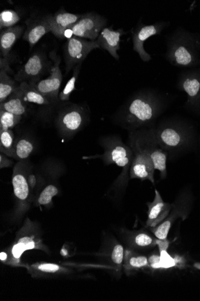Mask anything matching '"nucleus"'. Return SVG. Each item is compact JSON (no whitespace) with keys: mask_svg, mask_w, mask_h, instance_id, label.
Returning <instances> with one entry per match:
<instances>
[{"mask_svg":"<svg viewBox=\"0 0 200 301\" xmlns=\"http://www.w3.org/2000/svg\"><path fill=\"white\" fill-rule=\"evenodd\" d=\"M156 239L144 231L138 232L131 237L130 242L134 247L139 248H150L155 247Z\"/></svg>","mask_w":200,"mask_h":301,"instance_id":"nucleus-28","label":"nucleus"},{"mask_svg":"<svg viewBox=\"0 0 200 301\" xmlns=\"http://www.w3.org/2000/svg\"><path fill=\"white\" fill-rule=\"evenodd\" d=\"M88 121L86 110L74 105L59 113L56 120L57 129L62 137L70 138L80 131Z\"/></svg>","mask_w":200,"mask_h":301,"instance_id":"nucleus-6","label":"nucleus"},{"mask_svg":"<svg viewBox=\"0 0 200 301\" xmlns=\"http://www.w3.org/2000/svg\"><path fill=\"white\" fill-rule=\"evenodd\" d=\"M18 91L27 103L29 102L43 106L50 104L53 102L38 92L33 85L28 82H23L19 84Z\"/></svg>","mask_w":200,"mask_h":301,"instance_id":"nucleus-23","label":"nucleus"},{"mask_svg":"<svg viewBox=\"0 0 200 301\" xmlns=\"http://www.w3.org/2000/svg\"><path fill=\"white\" fill-rule=\"evenodd\" d=\"M1 70H4L7 73H12L13 72L9 67V63L8 62L7 59H2L1 58Z\"/></svg>","mask_w":200,"mask_h":301,"instance_id":"nucleus-38","label":"nucleus"},{"mask_svg":"<svg viewBox=\"0 0 200 301\" xmlns=\"http://www.w3.org/2000/svg\"><path fill=\"white\" fill-rule=\"evenodd\" d=\"M186 204L185 198H180L175 201V203L172 204L171 212L170 213L166 219L157 227L151 228L152 232L156 238L167 239L169 231L171 230L172 224L173 223L174 220L184 214L186 209Z\"/></svg>","mask_w":200,"mask_h":301,"instance_id":"nucleus-20","label":"nucleus"},{"mask_svg":"<svg viewBox=\"0 0 200 301\" xmlns=\"http://www.w3.org/2000/svg\"><path fill=\"white\" fill-rule=\"evenodd\" d=\"M8 259H9V255L5 251H1V253H0V261H1L2 263H5V262H7Z\"/></svg>","mask_w":200,"mask_h":301,"instance_id":"nucleus-40","label":"nucleus"},{"mask_svg":"<svg viewBox=\"0 0 200 301\" xmlns=\"http://www.w3.org/2000/svg\"><path fill=\"white\" fill-rule=\"evenodd\" d=\"M28 182L30 188L33 189L37 185V179L33 174L28 175Z\"/></svg>","mask_w":200,"mask_h":301,"instance_id":"nucleus-39","label":"nucleus"},{"mask_svg":"<svg viewBox=\"0 0 200 301\" xmlns=\"http://www.w3.org/2000/svg\"><path fill=\"white\" fill-rule=\"evenodd\" d=\"M82 17V15L68 13L62 9L57 11L54 15H48L51 32L56 37L64 38L65 30L69 29Z\"/></svg>","mask_w":200,"mask_h":301,"instance_id":"nucleus-19","label":"nucleus"},{"mask_svg":"<svg viewBox=\"0 0 200 301\" xmlns=\"http://www.w3.org/2000/svg\"><path fill=\"white\" fill-rule=\"evenodd\" d=\"M19 161L13 170L12 185L13 192L18 201V209H29L30 187L28 182V175L26 171V164Z\"/></svg>","mask_w":200,"mask_h":301,"instance_id":"nucleus-14","label":"nucleus"},{"mask_svg":"<svg viewBox=\"0 0 200 301\" xmlns=\"http://www.w3.org/2000/svg\"><path fill=\"white\" fill-rule=\"evenodd\" d=\"M155 134L159 146L169 153V156H173L188 142L187 130L179 121L171 118H164L156 124Z\"/></svg>","mask_w":200,"mask_h":301,"instance_id":"nucleus-5","label":"nucleus"},{"mask_svg":"<svg viewBox=\"0 0 200 301\" xmlns=\"http://www.w3.org/2000/svg\"><path fill=\"white\" fill-rule=\"evenodd\" d=\"M34 150V145L31 139L22 137L16 140L15 159L19 161L28 159Z\"/></svg>","mask_w":200,"mask_h":301,"instance_id":"nucleus-27","label":"nucleus"},{"mask_svg":"<svg viewBox=\"0 0 200 301\" xmlns=\"http://www.w3.org/2000/svg\"><path fill=\"white\" fill-rule=\"evenodd\" d=\"M99 145L104 149V153L94 156L84 157V159L99 158L106 165L115 164L122 167L123 172L117 179L118 186H124L127 182L128 172H130L133 153L130 146L122 142L118 135H108L101 137L98 141Z\"/></svg>","mask_w":200,"mask_h":301,"instance_id":"nucleus-3","label":"nucleus"},{"mask_svg":"<svg viewBox=\"0 0 200 301\" xmlns=\"http://www.w3.org/2000/svg\"><path fill=\"white\" fill-rule=\"evenodd\" d=\"M100 48L97 41L73 37L67 41L65 45L64 55L66 74L86 60L90 52L95 49Z\"/></svg>","mask_w":200,"mask_h":301,"instance_id":"nucleus-7","label":"nucleus"},{"mask_svg":"<svg viewBox=\"0 0 200 301\" xmlns=\"http://www.w3.org/2000/svg\"><path fill=\"white\" fill-rule=\"evenodd\" d=\"M49 65L45 54L42 52H35L15 75L14 78L20 83L29 81V83L34 84L40 81Z\"/></svg>","mask_w":200,"mask_h":301,"instance_id":"nucleus-10","label":"nucleus"},{"mask_svg":"<svg viewBox=\"0 0 200 301\" xmlns=\"http://www.w3.org/2000/svg\"><path fill=\"white\" fill-rule=\"evenodd\" d=\"M13 161L9 158V157L5 155L4 153L0 154V168L1 169L4 168L12 167L13 165Z\"/></svg>","mask_w":200,"mask_h":301,"instance_id":"nucleus-36","label":"nucleus"},{"mask_svg":"<svg viewBox=\"0 0 200 301\" xmlns=\"http://www.w3.org/2000/svg\"><path fill=\"white\" fill-rule=\"evenodd\" d=\"M178 88L187 93L188 106L200 109V70L188 72L180 75Z\"/></svg>","mask_w":200,"mask_h":301,"instance_id":"nucleus-15","label":"nucleus"},{"mask_svg":"<svg viewBox=\"0 0 200 301\" xmlns=\"http://www.w3.org/2000/svg\"><path fill=\"white\" fill-rule=\"evenodd\" d=\"M194 267H196L197 269L200 270V263H197L196 264H194Z\"/></svg>","mask_w":200,"mask_h":301,"instance_id":"nucleus-42","label":"nucleus"},{"mask_svg":"<svg viewBox=\"0 0 200 301\" xmlns=\"http://www.w3.org/2000/svg\"><path fill=\"white\" fill-rule=\"evenodd\" d=\"M148 262H149V267H152V269L162 268L161 264V256L160 255H153L150 256L148 258Z\"/></svg>","mask_w":200,"mask_h":301,"instance_id":"nucleus-35","label":"nucleus"},{"mask_svg":"<svg viewBox=\"0 0 200 301\" xmlns=\"http://www.w3.org/2000/svg\"><path fill=\"white\" fill-rule=\"evenodd\" d=\"M25 31H26L25 27L23 26H15L1 30L0 49H1V57L8 59L12 47L23 35Z\"/></svg>","mask_w":200,"mask_h":301,"instance_id":"nucleus-21","label":"nucleus"},{"mask_svg":"<svg viewBox=\"0 0 200 301\" xmlns=\"http://www.w3.org/2000/svg\"><path fill=\"white\" fill-rule=\"evenodd\" d=\"M166 59L172 65L192 67L200 65V40L196 36L184 31L176 30L166 37Z\"/></svg>","mask_w":200,"mask_h":301,"instance_id":"nucleus-2","label":"nucleus"},{"mask_svg":"<svg viewBox=\"0 0 200 301\" xmlns=\"http://www.w3.org/2000/svg\"><path fill=\"white\" fill-rule=\"evenodd\" d=\"M27 28L23 35V39L29 44L32 49L44 36L51 32L48 15L42 18L31 19L26 22Z\"/></svg>","mask_w":200,"mask_h":301,"instance_id":"nucleus-17","label":"nucleus"},{"mask_svg":"<svg viewBox=\"0 0 200 301\" xmlns=\"http://www.w3.org/2000/svg\"><path fill=\"white\" fill-rule=\"evenodd\" d=\"M108 20L95 12L82 15V17L70 27L74 37L96 41L102 30L105 28Z\"/></svg>","mask_w":200,"mask_h":301,"instance_id":"nucleus-8","label":"nucleus"},{"mask_svg":"<svg viewBox=\"0 0 200 301\" xmlns=\"http://www.w3.org/2000/svg\"><path fill=\"white\" fill-rule=\"evenodd\" d=\"M125 251L122 245L117 244L112 248L111 258L112 262L117 268L120 269L124 262Z\"/></svg>","mask_w":200,"mask_h":301,"instance_id":"nucleus-34","label":"nucleus"},{"mask_svg":"<svg viewBox=\"0 0 200 301\" xmlns=\"http://www.w3.org/2000/svg\"><path fill=\"white\" fill-rule=\"evenodd\" d=\"M23 116L0 110V131L14 128L20 122Z\"/></svg>","mask_w":200,"mask_h":301,"instance_id":"nucleus-31","label":"nucleus"},{"mask_svg":"<svg viewBox=\"0 0 200 301\" xmlns=\"http://www.w3.org/2000/svg\"><path fill=\"white\" fill-rule=\"evenodd\" d=\"M123 266L126 273L129 275L145 267H149V264L146 256L139 255L130 250H126Z\"/></svg>","mask_w":200,"mask_h":301,"instance_id":"nucleus-22","label":"nucleus"},{"mask_svg":"<svg viewBox=\"0 0 200 301\" xmlns=\"http://www.w3.org/2000/svg\"><path fill=\"white\" fill-rule=\"evenodd\" d=\"M156 244H157L159 251H160V253H161L163 252V251H167V249H168L169 247L170 242L167 239H160L157 238V239H156Z\"/></svg>","mask_w":200,"mask_h":301,"instance_id":"nucleus-37","label":"nucleus"},{"mask_svg":"<svg viewBox=\"0 0 200 301\" xmlns=\"http://www.w3.org/2000/svg\"><path fill=\"white\" fill-rule=\"evenodd\" d=\"M0 110L23 116L27 112V102L24 101L18 88L9 98L0 104Z\"/></svg>","mask_w":200,"mask_h":301,"instance_id":"nucleus-24","label":"nucleus"},{"mask_svg":"<svg viewBox=\"0 0 200 301\" xmlns=\"http://www.w3.org/2000/svg\"><path fill=\"white\" fill-rule=\"evenodd\" d=\"M31 272L38 273V274H57L67 272V269L59 265L51 263H37L31 265L30 267Z\"/></svg>","mask_w":200,"mask_h":301,"instance_id":"nucleus-29","label":"nucleus"},{"mask_svg":"<svg viewBox=\"0 0 200 301\" xmlns=\"http://www.w3.org/2000/svg\"><path fill=\"white\" fill-rule=\"evenodd\" d=\"M59 189L54 185H49L41 192L37 198L38 205L47 206L53 202V198L58 194Z\"/></svg>","mask_w":200,"mask_h":301,"instance_id":"nucleus-33","label":"nucleus"},{"mask_svg":"<svg viewBox=\"0 0 200 301\" xmlns=\"http://www.w3.org/2000/svg\"><path fill=\"white\" fill-rule=\"evenodd\" d=\"M14 133L12 129L0 131V150L1 153L15 159Z\"/></svg>","mask_w":200,"mask_h":301,"instance_id":"nucleus-26","label":"nucleus"},{"mask_svg":"<svg viewBox=\"0 0 200 301\" xmlns=\"http://www.w3.org/2000/svg\"><path fill=\"white\" fill-rule=\"evenodd\" d=\"M50 57L54 63L53 67L51 68L50 76L45 79L40 80L34 84H30L33 85L35 89L42 95L53 101L58 98L62 75L59 68L61 63L60 58L57 56L55 51L51 52Z\"/></svg>","mask_w":200,"mask_h":301,"instance_id":"nucleus-11","label":"nucleus"},{"mask_svg":"<svg viewBox=\"0 0 200 301\" xmlns=\"http://www.w3.org/2000/svg\"><path fill=\"white\" fill-rule=\"evenodd\" d=\"M168 104L166 95L152 88H143L129 98L112 118L128 132L149 128L156 125Z\"/></svg>","mask_w":200,"mask_h":301,"instance_id":"nucleus-1","label":"nucleus"},{"mask_svg":"<svg viewBox=\"0 0 200 301\" xmlns=\"http://www.w3.org/2000/svg\"><path fill=\"white\" fill-rule=\"evenodd\" d=\"M61 255L63 257H65L67 256L68 251L66 249H65V248H63L61 250Z\"/></svg>","mask_w":200,"mask_h":301,"instance_id":"nucleus-41","label":"nucleus"},{"mask_svg":"<svg viewBox=\"0 0 200 301\" xmlns=\"http://www.w3.org/2000/svg\"><path fill=\"white\" fill-rule=\"evenodd\" d=\"M125 33L122 29L114 30L112 27H106L96 41L101 49L108 51L114 59L119 60L120 57L117 51L120 49V38Z\"/></svg>","mask_w":200,"mask_h":301,"instance_id":"nucleus-18","label":"nucleus"},{"mask_svg":"<svg viewBox=\"0 0 200 301\" xmlns=\"http://www.w3.org/2000/svg\"><path fill=\"white\" fill-rule=\"evenodd\" d=\"M170 22L161 21L151 25H146L140 20L133 32V49L144 62L152 60L150 55L144 48L145 41L155 35H160L168 27Z\"/></svg>","mask_w":200,"mask_h":301,"instance_id":"nucleus-9","label":"nucleus"},{"mask_svg":"<svg viewBox=\"0 0 200 301\" xmlns=\"http://www.w3.org/2000/svg\"><path fill=\"white\" fill-rule=\"evenodd\" d=\"M155 125L144 128L145 143L155 170L160 172L161 179L167 178V162L169 153L159 146L155 134Z\"/></svg>","mask_w":200,"mask_h":301,"instance_id":"nucleus-13","label":"nucleus"},{"mask_svg":"<svg viewBox=\"0 0 200 301\" xmlns=\"http://www.w3.org/2000/svg\"><path fill=\"white\" fill-rule=\"evenodd\" d=\"M14 80L10 78L4 70L0 71V103L6 101L18 89Z\"/></svg>","mask_w":200,"mask_h":301,"instance_id":"nucleus-25","label":"nucleus"},{"mask_svg":"<svg viewBox=\"0 0 200 301\" xmlns=\"http://www.w3.org/2000/svg\"><path fill=\"white\" fill-rule=\"evenodd\" d=\"M127 145L133 151L130 177L155 184V168L145 143L144 128L129 132Z\"/></svg>","mask_w":200,"mask_h":301,"instance_id":"nucleus-4","label":"nucleus"},{"mask_svg":"<svg viewBox=\"0 0 200 301\" xmlns=\"http://www.w3.org/2000/svg\"><path fill=\"white\" fill-rule=\"evenodd\" d=\"M20 236L16 239L9 251V259L7 264L17 266L20 264L21 258L26 251L42 250L46 251L42 240L37 234L32 233H21Z\"/></svg>","mask_w":200,"mask_h":301,"instance_id":"nucleus-12","label":"nucleus"},{"mask_svg":"<svg viewBox=\"0 0 200 301\" xmlns=\"http://www.w3.org/2000/svg\"><path fill=\"white\" fill-rule=\"evenodd\" d=\"M154 199L147 203L148 207L146 226L150 228L157 227L169 216L171 211L172 204L166 203L157 189L155 190Z\"/></svg>","mask_w":200,"mask_h":301,"instance_id":"nucleus-16","label":"nucleus"},{"mask_svg":"<svg viewBox=\"0 0 200 301\" xmlns=\"http://www.w3.org/2000/svg\"><path fill=\"white\" fill-rule=\"evenodd\" d=\"M21 19V15L14 10H4L0 13L1 30L15 26Z\"/></svg>","mask_w":200,"mask_h":301,"instance_id":"nucleus-30","label":"nucleus"},{"mask_svg":"<svg viewBox=\"0 0 200 301\" xmlns=\"http://www.w3.org/2000/svg\"><path fill=\"white\" fill-rule=\"evenodd\" d=\"M82 63L76 65L73 68V75L72 77L67 82L66 85L61 92L59 93V99L62 101H67L70 99L71 94L75 90V85L77 80H78L79 73H80Z\"/></svg>","mask_w":200,"mask_h":301,"instance_id":"nucleus-32","label":"nucleus"}]
</instances>
